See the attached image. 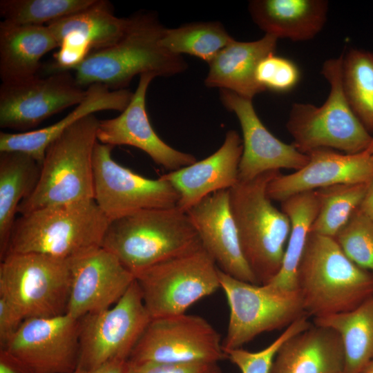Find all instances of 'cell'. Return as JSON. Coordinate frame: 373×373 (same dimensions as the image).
<instances>
[{
	"mask_svg": "<svg viewBox=\"0 0 373 373\" xmlns=\"http://www.w3.org/2000/svg\"><path fill=\"white\" fill-rule=\"evenodd\" d=\"M41 164L19 151L0 152V258L6 256L16 214L35 189Z\"/></svg>",
	"mask_w": 373,
	"mask_h": 373,
	"instance_id": "cell-28",
	"label": "cell"
},
{
	"mask_svg": "<svg viewBox=\"0 0 373 373\" xmlns=\"http://www.w3.org/2000/svg\"><path fill=\"white\" fill-rule=\"evenodd\" d=\"M361 373H373V360L362 370Z\"/></svg>",
	"mask_w": 373,
	"mask_h": 373,
	"instance_id": "cell-43",
	"label": "cell"
},
{
	"mask_svg": "<svg viewBox=\"0 0 373 373\" xmlns=\"http://www.w3.org/2000/svg\"><path fill=\"white\" fill-rule=\"evenodd\" d=\"M307 155L303 167L287 175L280 173L269 182L267 193L271 200L282 202L306 191L373 180V156L366 151L347 154L321 149Z\"/></svg>",
	"mask_w": 373,
	"mask_h": 373,
	"instance_id": "cell-19",
	"label": "cell"
},
{
	"mask_svg": "<svg viewBox=\"0 0 373 373\" xmlns=\"http://www.w3.org/2000/svg\"><path fill=\"white\" fill-rule=\"evenodd\" d=\"M316 191L292 195L281 202V210L289 217L291 231L281 267L267 284L283 291L296 290V272L313 222L318 211Z\"/></svg>",
	"mask_w": 373,
	"mask_h": 373,
	"instance_id": "cell-30",
	"label": "cell"
},
{
	"mask_svg": "<svg viewBox=\"0 0 373 373\" xmlns=\"http://www.w3.org/2000/svg\"><path fill=\"white\" fill-rule=\"evenodd\" d=\"M328 8L325 0H254L248 6L265 34L294 41L314 38L325 25Z\"/></svg>",
	"mask_w": 373,
	"mask_h": 373,
	"instance_id": "cell-25",
	"label": "cell"
},
{
	"mask_svg": "<svg viewBox=\"0 0 373 373\" xmlns=\"http://www.w3.org/2000/svg\"><path fill=\"white\" fill-rule=\"evenodd\" d=\"M255 77L265 90L286 93L298 84L300 73L293 61L272 53L260 61Z\"/></svg>",
	"mask_w": 373,
	"mask_h": 373,
	"instance_id": "cell-37",
	"label": "cell"
},
{
	"mask_svg": "<svg viewBox=\"0 0 373 373\" xmlns=\"http://www.w3.org/2000/svg\"><path fill=\"white\" fill-rule=\"evenodd\" d=\"M164 28L152 12L130 17L128 28L117 41L90 52L73 69L77 84L84 88L99 84L122 90L137 75L168 77L184 71L186 63L182 55L169 52L160 44Z\"/></svg>",
	"mask_w": 373,
	"mask_h": 373,
	"instance_id": "cell-1",
	"label": "cell"
},
{
	"mask_svg": "<svg viewBox=\"0 0 373 373\" xmlns=\"http://www.w3.org/2000/svg\"><path fill=\"white\" fill-rule=\"evenodd\" d=\"M95 0H1L3 21L15 24L44 26L83 10Z\"/></svg>",
	"mask_w": 373,
	"mask_h": 373,
	"instance_id": "cell-34",
	"label": "cell"
},
{
	"mask_svg": "<svg viewBox=\"0 0 373 373\" xmlns=\"http://www.w3.org/2000/svg\"><path fill=\"white\" fill-rule=\"evenodd\" d=\"M279 173L267 171L229 189L240 247L258 285L267 284L279 271L291 231L289 217L273 205L267 193Z\"/></svg>",
	"mask_w": 373,
	"mask_h": 373,
	"instance_id": "cell-4",
	"label": "cell"
},
{
	"mask_svg": "<svg viewBox=\"0 0 373 373\" xmlns=\"http://www.w3.org/2000/svg\"><path fill=\"white\" fill-rule=\"evenodd\" d=\"M296 282L305 312L314 318L352 310L373 296V273L353 262L333 237L314 233Z\"/></svg>",
	"mask_w": 373,
	"mask_h": 373,
	"instance_id": "cell-2",
	"label": "cell"
},
{
	"mask_svg": "<svg viewBox=\"0 0 373 373\" xmlns=\"http://www.w3.org/2000/svg\"><path fill=\"white\" fill-rule=\"evenodd\" d=\"M151 74L140 76L132 99L117 117L99 121L97 140L115 147L129 145L146 154L157 165L171 171L197 162L191 154L178 151L166 144L153 128L146 110V95L151 81Z\"/></svg>",
	"mask_w": 373,
	"mask_h": 373,
	"instance_id": "cell-18",
	"label": "cell"
},
{
	"mask_svg": "<svg viewBox=\"0 0 373 373\" xmlns=\"http://www.w3.org/2000/svg\"><path fill=\"white\" fill-rule=\"evenodd\" d=\"M314 323L339 335L345 354L343 373H361L373 360V296L352 310L314 318Z\"/></svg>",
	"mask_w": 373,
	"mask_h": 373,
	"instance_id": "cell-29",
	"label": "cell"
},
{
	"mask_svg": "<svg viewBox=\"0 0 373 373\" xmlns=\"http://www.w3.org/2000/svg\"><path fill=\"white\" fill-rule=\"evenodd\" d=\"M334 238L353 262L373 273L372 220L358 208Z\"/></svg>",
	"mask_w": 373,
	"mask_h": 373,
	"instance_id": "cell-35",
	"label": "cell"
},
{
	"mask_svg": "<svg viewBox=\"0 0 373 373\" xmlns=\"http://www.w3.org/2000/svg\"><path fill=\"white\" fill-rule=\"evenodd\" d=\"M277 41V38L267 34L253 41L233 39L209 64L205 85L227 90L252 100L256 95L265 91L256 82V68L262 59L275 53Z\"/></svg>",
	"mask_w": 373,
	"mask_h": 373,
	"instance_id": "cell-24",
	"label": "cell"
},
{
	"mask_svg": "<svg viewBox=\"0 0 373 373\" xmlns=\"http://www.w3.org/2000/svg\"><path fill=\"white\" fill-rule=\"evenodd\" d=\"M186 213L218 269L237 279L258 284L240 247L229 189L206 196Z\"/></svg>",
	"mask_w": 373,
	"mask_h": 373,
	"instance_id": "cell-20",
	"label": "cell"
},
{
	"mask_svg": "<svg viewBox=\"0 0 373 373\" xmlns=\"http://www.w3.org/2000/svg\"><path fill=\"white\" fill-rule=\"evenodd\" d=\"M0 264V297L24 319L66 313L70 289L68 259L38 253L8 254Z\"/></svg>",
	"mask_w": 373,
	"mask_h": 373,
	"instance_id": "cell-8",
	"label": "cell"
},
{
	"mask_svg": "<svg viewBox=\"0 0 373 373\" xmlns=\"http://www.w3.org/2000/svg\"><path fill=\"white\" fill-rule=\"evenodd\" d=\"M135 280L151 319L184 314L220 288L219 269L203 246L142 271Z\"/></svg>",
	"mask_w": 373,
	"mask_h": 373,
	"instance_id": "cell-9",
	"label": "cell"
},
{
	"mask_svg": "<svg viewBox=\"0 0 373 373\" xmlns=\"http://www.w3.org/2000/svg\"><path fill=\"white\" fill-rule=\"evenodd\" d=\"M343 54L326 60L321 74L329 85L324 103L292 104L286 127L292 137L291 144L308 154L321 149L338 150L354 154L365 151L372 138L350 106L342 83Z\"/></svg>",
	"mask_w": 373,
	"mask_h": 373,
	"instance_id": "cell-7",
	"label": "cell"
},
{
	"mask_svg": "<svg viewBox=\"0 0 373 373\" xmlns=\"http://www.w3.org/2000/svg\"><path fill=\"white\" fill-rule=\"evenodd\" d=\"M109 222L95 200L36 209L17 218L6 255L38 253L69 260L102 247Z\"/></svg>",
	"mask_w": 373,
	"mask_h": 373,
	"instance_id": "cell-5",
	"label": "cell"
},
{
	"mask_svg": "<svg viewBox=\"0 0 373 373\" xmlns=\"http://www.w3.org/2000/svg\"><path fill=\"white\" fill-rule=\"evenodd\" d=\"M344 367L343 346L338 333L314 325L281 345L269 373H343Z\"/></svg>",
	"mask_w": 373,
	"mask_h": 373,
	"instance_id": "cell-23",
	"label": "cell"
},
{
	"mask_svg": "<svg viewBox=\"0 0 373 373\" xmlns=\"http://www.w3.org/2000/svg\"><path fill=\"white\" fill-rule=\"evenodd\" d=\"M219 278L229 309L224 352L242 348L257 336L287 327L307 315L297 290L283 291L245 282L220 269Z\"/></svg>",
	"mask_w": 373,
	"mask_h": 373,
	"instance_id": "cell-10",
	"label": "cell"
},
{
	"mask_svg": "<svg viewBox=\"0 0 373 373\" xmlns=\"http://www.w3.org/2000/svg\"><path fill=\"white\" fill-rule=\"evenodd\" d=\"M85 372L79 368H77V370L73 373H84Z\"/></svg>",
	"mask_w": 373,
	"mask_h": 373,
	"instance_id": "cell-45",
	"label": "cell"
},
{
	"mask_svg": "<svg viewBox=\"0 0 373 373\" xmlns=\"http://www.w3.org/2000/svg\"><path fill=\"white\" fill-rule=\"evenodd\" d=\"M69 261L71 278L66 313L76 319L112 307L135 280L134 274L102 247Z\"/></svg>",
	"mask_w": 373,
	"mask_h": 373,
	"instance_id": "cell-16",
	"label": "cell"
},
{
	"mask_svg": "<svg viewBox=\"0 0 373 373\" xmlns=\"http://www.w3.org/2000/svg\"><path fill=\"white\" fill-rule=\"evenodd\" d=\"M365 151L372 156H373V136L367 149Z\"/></svg>",
	"mask_w": 373,
	"mask_h": 373,
	"instance_id": "cell-44",
	"label": "cell"
},
{
	"mask_svg": "<svg viewBox=\"0 0 373 373\" xmlns=\"http://www.w3.org/2000/svg\"><path fill=\"white\" fill-rule=\"evenodd\" d=\"M128 361L113 360L84 373H129Z\"/></svg>",
	"mask_w": 373,
	"mask_h": 373,
	"instance_id": "cell-41",
	"label": "cell"
},
{
	"mask_svg": "<svg viewBox=\"0 0 373 373\" xmlns=\"http://www.w3.org/2000/svg\"><path fill=\"white\" fill-rule=\"evenodd\" d=\"M202 246L187 213L177 206L143 209L110 221L102 244L135 277Z\"/></svg>",
	"mask_w": 373,
	"mask_h": 373,
	"instance_id": "cell-3",
	"label": "cell"
},
{
	"mask_svg": "<svg viewBox=\"0 0 373 373\" xmlns=\"http://www.w3.org/2000/svg\"><path fill=\"white\" fill-rule=\"evenodd\" d=\"M59 47L46 26L0 23V78L15 83L37 75L41 58Z\"/></svg>",
	"mask_w": 373,
	"mask_h": 373,
	"instance_id": "cell-27",
	"label": "cell"
},
{
	"mask_svg": "<svg viewBox=\"0 0 373 373\" xmlns=\"http://www.w3.org/2000/svg\"><path fill=\"white\" fill-rule=\"evenodd\" d=\"M69 71H56L0 86V127L30 131L50 116L77 106L86 97Z\"/></svg>",
	"mask_w": 373,
	"mask_h": 373,
	"instance_id": "cell-14",
	"label": "cell"
},
{
	"mask_svg": "<svg viewBox=\"0 0 373 373\" xmlns=\"http://www.w3.org/2000/svg\"><path fill=\"white\" fill-rule=\"evenodd\" d=\"M85 99L59 122L41 129L11 133L0 132V152L19 151L33 157L41 165L48 146L68 127L82 118L101 111L122 112L133 93L128 89L111 90L95 84L87 88Z\"/></svg>",
	"mask_w": 373,
	"mask_h": 373,
	"instance_id": "cell-22",
	"label": "cell"
},
{
	"mask_svg": "<svg viewBox=\"0 0 373 373\" xmlns=\"http://www.w3.org/2000/svg\"><path fill=\"white\" fill-rule=\"evenodd\" d=\"M233 39L219 21H207L164 28L160 44L172 54H188L209 64Z\"/></svg>",
	"mask_w": 373,
	"mask_h": 373,
	"instance_id": "cell-31",
	"label": "cell"
},
{
	"mask_svg": "<svg viewBox=\"0 0 373 373\" xmlns=\"http://www.w3.org/2000/svg\"><path fill=\"white\" fill-rule=\"evenodd\" d=\"M129 373H222L218 363H154L129 362Z\"/></svg>",
	"mask_w": 373,
	"mask_h": 373,
	"instance_id": "cell-38",
	"label": "cell"
},
{
	"mask_svg": "<svg viewBox=\"0 0 373 373\" xmlns=\"http://www.w3.org/2000/svg\"><path fill=\"white\" fill-rule=\"evenodd\" d=\"M34 373H73L79 356V319L67 313L24 320L3 348Z\"/></svg>",
	"mask_w": 373,
	"mask_h": 373,
	"instance_id": "cell-15",
	"label": "cell"
},
{
	"mask_svg": "<svg viewBox=\"0 0 373 373\" xmlns=\"http://www.w3.org/2000/svg\"><path fill=\"white\" fill-rule=\"evenodd\" d=\"M151 320L135 280L112 307L79 319L77 368L88 372L111 361H128Z\"/></svg>",
	"mask_w": 373,
	"mask_h": 373,
	"instance_id": "cell-11",
	"label": "cell"
},
{
	"mask_svg": "<svg viewBox=\"0 0 373 373\" xmlns=\"http://www.w3.org/2000/svg\"><path fill=\"white\" fill-rule=\"evenodd\" d=\"M227 358L216 329L186 313L153 318L128 358L134 363H218Z\"/></svg>",
	"mask_w": 373,
	"mask_h": 373,
	"instance_id": "cell-12",
	"label": "cell"
},
{
	"mask_svg": "<svg viewBox=\"0 0 373 373\" xmlns=\"http://www.w3.org/2000/svg\"><path fill=\"white\" fill-rule=\"evenodd\" d=\"M243 142L238 133L229 130L222 146L212 155L193 164L160 175L178 192L177 207L187 212L206 196L229 189L239 182Z\"/></svg>",
	"mask_w": 373,
	"mask_h": 373,
	"instance_id": "cell-21",
	"label": "cell"
},
{
	"mask_svg": "<svg viewBox=\"0 0 373 373\" xmlns=\"http://www.w3.org/2000/svg\"><path fill=\"white\" fill-rule=\"evenodd\" d=\"M128 18L115 15L111 3L95 0L87 8L48 23L59 46H65L84 57L108 47L124 34ZM59 48V47H58Z\"/></svg>",
	"mask_w": 373,
	"mask_h": 373,
	"instance_id": "cell-26",
	"label": "cell"
},
{
	"mask_svg": "<svg viewBox=\"0 0 373 373\" xmlns=\"http://www.w3.org/2000/svg\"><path fill=\"white\" fill-rule=\"evenodd\" d=\"M358 209L373 220V180L370 182Z\"/></svg>",
	"mask_w": 373,
	"mask_h": 373,
	"instance_id": "cell-42",
	"label": "cell"
},
{
	"mask_svg": "<svg viewBox=\"0 0 373 373\" xmlns=\"http://www.w3.org/2000/svg\"><path fill=\"white\" fill-rule=\"evenodd\" d=\"M342 83L354 113L373 133V52L351 48L343 54Z\"/></svg>",
	"mask_w": 373,
	"mask_h": 373,
	"instance_id": "cell-32",
	"label": "cell"
},
{
	"mask_svg": "<svg viewBox=\"0 0 373 373\" xmlns=\"http://www.w3.org/2000/svg\"><path fill=\"white\" fill-rule=\"evenodd\" d=\"M308 318V316H303L295 321L271 344L260 351L251 352L242 347L227 350L224 353L241 373H269L274 356L281 345L289 338L312 326Z\"/></svg>",
	"mask_w": 373,
	"mask_h": 373,
	"instance_id": "cell-36",
	"label": "cell"
},
{
	"mask_svg": "<svg viewBox=\"0 0 373 373\" xmlns=\"http://www.w3.org/2000/svg\"><path fill=\"white\" fill-rule=\"evenodd\" d=\"M24 320L16 307L0 297V349L10 341Z\"/></svg>",
	"mask_w": 373,
	"mask_h": 373,
	"instance_id": "cell-39",
	"label": "cell"
},
{
	"mask_svg": "<svg viewBox=\"0 0 373 373\" xmlns=\"http://www.w3.org/2000/svg\"><path fill=\"white\" fill-rule=\"evenodd\" d=\"M0 373H34L21 359L5 349H0Z\"/></svg>",
	"mask_w": 373,
	"mask_h": 373,
	"instance_id": "cell-40",
	"label": "cell"
},
{
	"mask_svg": "<svg viewBox=\"0 0 373 373\" xmlns=\"http://www.w3.org/2000/svg\"><path fill=\"white\" fill-rule=\"evenodd\" d=\"M99 121L95 114L86 116L48 146L37 184L18 213L94 200L93 157Z\"/></svg>",
	"mask_w": 373,
	"mask_h": 373,
	"instance_id": "cell-6",
	"label": "cell"
},
{
	"mask_svg": "<svg viewBox=\"0 0 373 373\" xmlns=\"http://www.w3.org/2000/svg\"><path fill=\"white\" fill-rule=\"evenodd\" d=\"M113 148L97 141L93 157L94 200L109 221L143 209L177 206L179 195L167 181L149 179L122 166L112 157Z\"/></svg>",
	"mask_w": 373,
	"mask_h": 373,
	"instance_id": "cell-13",
	"label": "cell"
},
{
	"mask_svg": "<svg viewBox=\"0 0 373 373\" xmlns=\"http://www.w3.org/2000/svg\"><path fill=\"white\" fill-rule=\"evenodd\" d=\"M370 183L340 184L316 190L318 207L310 233L334 238L359 207Z\"/></svg>",
	"mask_w": 373,
	"mask_h": 373,
	"instance_id": "cell-33",
	"label": "cell"
},
{
	"mask_svg": "<svg viewBox=\"0 0 373 373\" xmlns=\"http://www.w3.org/2000/svg\"><path fill=\"white\" fill-rule=\"evenodd\" d=\"M220 98L224 107L237 116L242 132L239 181H247L280 169L297 171L307 163V154L300 152L291 144L278 140L265 127L251 99L224 89H220Z\"/></svg>",
	"mask_w": 373,
	"mask_h": 373,
	"instance_id": "cell-17",
	"label": "cell"
}]
</instances>
